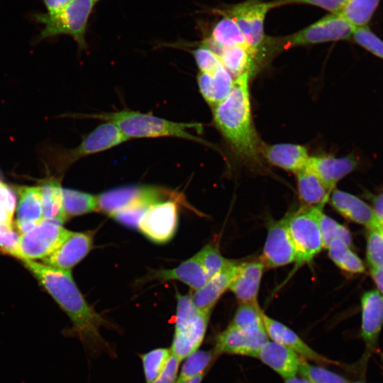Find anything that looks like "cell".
<instances>
[{"label":"cell","instance_id":"obj_7","mask_svg":"<svg viewBox=\"0 0 383 383\" xmlns=\"http://www.w3.org/2000/svg\"><path fill=\"white\" fill-rule=\"evenodd\" d=\"M355 28L340 13H331L296 33L282 38H274L277 51L295 46L309 45L348 40Z\"/></svg>","mask_w":383,"mask_h":383},{"label":"cell","instance_id":"obj_49","mask_svg":"<svg viewBox=\"0 0 383 383\" xmlns=\"http://www.w3.org/2000/svg\"><path fill=\"white\" fill-rule=\"evenodd\" d=\"M370 273L378 291L383 295V267L370 269Z\"/></svg>","mask_w":383,"mask_h":383},{"label":"cell","instance_id":"obj_30","mask_svg":"<svg viewBox=\"0 0 383 383\" xmlns=\"http://www.w3.org/2000/svg\"><path fill=\"white\" fill-rule=\"evenodd\" d=\"M223 66L235 79L255 68V59L245 45H235L223 48L219 53Z\"/></svg>","mask_w":383,"mask_h":383},{"label":"cell","instance_id":"obj_5","mask_svg":"<svg viewBox=\"0 0 383 383\" xmlns=\"http://www.w3.org/2000/svg\"><path fill=\"white\" fill-rule=\"evenodd\" d=\"M272 9L271 1L245 0L220 11L235 20L255 60L267 54L268 37L265 35L264 23Z\"/></svg>","mask_w":383,"mask_h":383},{"label":"cell","instance_id":"obj_29","mask_svg":"<svg viewBox=\"0 0 383 383\" xmlns=\"http://www.w3.org/2000/svg\"><path fill=\"white\" fill-rule=\"evenodd\" d=\"M40 188L44 219L60 224L65 223L69 218L64 210L62 187L59 181L55 179L45 181Z\"/></svg>","mask_w":383,"mask_h":383},{"label":"cell","instance_id":"obj_2","mask_svg":"<svg viewBox=\"0 0 383 383\" xmlns=\"http://www.w3.org/2000/svg\"><path fill=\"white\" fill-rule=\"evenodd\" d=\"M250 74L234 81L229 95L213 109V121L236 156L250 164H260V145L252 124L249 91Z\"/></svg>","mask_w":383,"mask_h":383},{"label":"cell","instance_id":"obj_8","mask_svg":"<svg viewBox=\"0 0 383 383\" xmlns=\"http://www.w3.org/2000/svg\"><path fill=\"white\" fill-rule=\"evenodd\" d=\"M70 231L60 223L43 220L18 238L13 257L19 260L43 259L55 251L68 235Z\"/></svg>","mask_w":383,"mask_h":383},{"label":"cell","instance_id":"obj_26","mask_svg":"<svg viewBox=\"0 0 383 383\" xmlns=\"http://www.w3.org/2000/svg\"><path fill=\"white\" fill-rule=\"evenodd\" d=\"M234 81L233 77L223 66L213 74L200 72L197 77L199 92L212 108L229 95L233 89Z\"/></svg>","mask_w":383,"mask_h":383},{"label":"cell","instance_id":"obj_54","mask_svg":"<svg viewBox=\"0 0 383 383\" xmlns=\"http://www.w3.org/2000/svg\"><path fill=\"white\" fill-rule=\"evenodd\" d=\"M381 228H383V226Z\"/></svg>","mask_w":383,"mask_h":383},{"label":"cell","instance_id":"obj_11","mask_svg":"<svg viewBox=\"0 0 383 383\" xmlns=\"http://www.w3.org/2000/svg\"><path fill=\"white\" fill-rule=\"evenodd\" d=\"M127 140L113 123L104 121L84 136L79 145L62 151L59 155L60 167L67 168L82 157L107 150Z\"/></svg>","mask_w":383,"mask_h":383},{"label":"cell","instance_id":"obj_50","mask_svg":"<svg viewBox=\"0 0 383 383\" xmlns=\"http://www.w3.org/2000/svg\"><path fill=\"white\" fill-rule=\"evenodd\" d=\"M284 383H311L306 379L303 377H298L297 375L284 379Z\"/></svg>","mask_w":383,"mask_h":383},{"label":"cell","instance_id":"obj_34","mask_svg":"<svg viewBox=\"0 0 383 383\" xmlns=\"http://www.w3.org/2000/svg\"><path fill=\"white\" fill-rule=\"evenodd\" d=\"M262 314L259 304H239L229 325L250 332L265 331Z\"/></svg>","mask_w":383,"mask_h":383},{"label":"cell","instance_id":"obj_33","mask_svg":"<svg viewBox=\"0 0 383 383\" xmlns=\"http://www.w3.org/2000/svg\"><path fill=\"white\" fill-rule=\"evenodd\" d=\"M63 207L70 218L97 211L96 196L80 191L62 188Z\"/></svg>","mask_w":383,"mask_h":383},{"label":"cell","instance_id":"obj_20","mask_svg":"<svg viewBox=\"0 0 383 383\" xmlns=\"http://www.w3.org/2000/svg\"><path fill=\"white\" fill-rule=\"evenodd\" d=\"M265 268L260 259L240 263L229 287L239 304H258L257 296Z\"/></svg>","mask_w":383,"mask_h":383},{"label":"cell","instance_id":"obj_1","mask_svg":"<svg viewBox=\"0 0 383 383\" xmlns=\"http://www.w3.org/2000/svg\"><path fill=\"white\" fill-rule=\"evenodd\" d=\"M70 318L72 327L68 334L79 338L93 355L112 349L100 334L109 322L86 301L75 284L70 270H64L30 260H21Z\"/></svg>","mask_w":383,"mask_h":383},{"label":"cell","instance_id":"obj_42","mask_svg":"<svg viewBox=\"0 0 383 383\" xmlns=\"http://www.w3.org/2000/svg\"><path fill=\"white\" fill-rule=\"evenodd\" d=\"M352 38L359 45L383 60V40L368 26L355 28Z\"/></svg>","mask_w":383,"mask_h":383},{"label":"cell","instance_id":"obj_44","mask_svg":"<svg viewBox=\"0 0 383 383\" xmlns=\"http://www.w3.org/2000/svg\"><path fill=\"white\" fill-rule=\"evenodd\" d=\"M13 196L7 187L0 181V233L13 230Z\"/></svg>","mask_w":383,"mask_h":383},{"label":"cell","instance_id":"obj_32","mask_svg":"<svg viewBox=\"0 0 383 383\" xmlns=\"http://www.w3.org/2000/svg\"><path fill=\"white\" fill-rule=\"evenodd\" d=\"M380 0H347L338 13L355 28L366 27L370 22Z\"/></svg>","mask_w":383,"mask_h":383},{"label":"cell","instance_id":"obj_13","mask_svg":"<svg viewBox=\"0 0 383 383\" xmlns=\"http://www.w3.org/2000/svg\"><path fill=\"white\" fill-rule=\"evenodd\" d=\"M260 259L265 268H276L296 261L295 249L287 228V216L270 223Z\"/></svg>","mask_w":383,"mask_h":383},{"label":"cell","instance_id":"obj_21","mask_svg":"<svg viewBox=\"0 0 383 383\" xmlns=\"http://www.w3.org/2000/svg\"><path fill=\"white\" fill-rule=\"evenodd\" d=\"M260 152L270 164L294 173L304 168L310 158L304 146L292 143L267 145L261 143Z\"/></svg>","mask_w":383,"mask_h":383},{"label":"cell","instance_id":"obj_48","mask_svg":"<svg viewBox=\"0 0 383 383\" xmlns=\"http://www.w3.org/2000/svg\"><path fill=\"white\" fill-rule=\"evenodd\" d=\"M372 204V209L382 227L383 226V193L373 198Z\"/></svg>","mask_w":383,"mask_h":383},{"label":"cell","instance_id":"obj_19","mask_svg":"<svg viewBox=\"0 0 383 383\" xmlns=\"http://www.w3.org/2000/svg\"><path fill=\"white\" fill-rule=\"evenodd\" d=\"M332 206L345 218L360 224L369 230L381 228L370 206L358 197L334 189L329 198Z\"/></svg>","mask_w":383,"mask_h":383},{"label":"cell","instance_id":"obj_40","mask_svg":"<svg viewBox=\"0 0 383 383\" xmlns=\"http://www.w3.org/2000/svg\"><path fill=\"white\" fill-rule=\"evenodd\" d=\"M196 255L209 278L221 271L228 261L222 256L218 247L212 243L205 245Z\"/></svg>","mask_w":383,"mask_h":383},{"label":"cell","instance_id":"obj_45","mask_svg":"<svg viewBox=\"0 0 383 383\" xmlns=\"http://www.w3.org/2000/svg\"><path fill=\"white\" fill-rule=\"evenodd\" d=\"M347 0H275L272 2V8L287 4H307L319 7L331 13H338Z\"/></svg>","mask_w":383,"mask_h":383},{"label":"cell","instance_id":"obj_31","mask_svg":"<svg viewBox=\"0 0 383 383\" xmlns=\"http://www.w3.org/2000/svg\"><path fill=\"white\" fill-rule=\"evenodd\" d=\"M327 249L329 257L342 270L355 274L365 272L362 261L342 240H333Z\"/></svg>","mask_w":383,"mask_h":383},{"label":"cell","instance_id":"obj_18","mask_svg":"<svg viewBox=\"0 0 383 383\" xmlns=\"http://www.w3.org/2000/svg\"><path fill=\"white\" fill-rule=\"evenodd\" d=\"M240 263L228 260L221 271L210 277L201 288L191 294L194 304L200 311L211 313L221 296L229 289Z\"/></svg>","mask_w":383,"mask_h":383},{"label":"cell","instance_id":"obj_3","mask_svg":"<svg viewBox=\"0 0 383 383\" xmlns=\"http://www.w3.org/2000/svg\"><path fill=\"white\" fill-rule=\"evenodd\" d=\"M74 117L111 122L128 140L170 136L205 143L187 131L191 128L201 129L199 123L174 122L139 111L125 109L108 113L78 114Z\"/></svg>","mask_w":383,"mask_h":383},{"label":"cell","instance_id":"obj_46","mask_svg":"<svg viewBox=\"0 0 383 383\" xmlns=\"http://www.w3.org/2000/svg\"><path fill=\"white\" fill-rule=\"evenodd\" d=\"M180 360L171 354L165 368L152 383H177Z\"/></svg>","mask_w":383,"mask_h":383},{"label":"cell","instance_id":"obj_47","mask_svg":"<svg viewBox=\"0 0 383 383\" xmlns=\"http://www.w3.org/2000/svg\"><path fill=\"white\" fill-rule=\"evenodd\" d=\"M49 13H55L62 11L72 0H40Z\"/></svg>","mask_w":383,"mask_h":383},{"label":"cell","instance_id":"obj_37","mask_svg":"<svg viewBox=\"0 0 383 383\" xmlns=\"http://www.w3.org/2000/svg\"><path fill=\"white\" fill-rule=\"evenodd\" d=\"M318 221L324 248H327L330 243L334 239H340L348 246H351L352 238L348 229L326 215L323 212V209L318 211Z\"/></svg>","mask_w":383,"mask_h":383},{"label":"cell","instance_id":"obj_10","mask_svg":"<svg viewBox=\"0 0 383 383\" xmlns=\"http://www.w3.org/2000/svg\"><path fill=\"white\" fill-rule=\"evenodd\" d=\"M176 196L170 190L155 186L129 185L119 187L104 192L96 196L97 211L109 216L133 204Z\"/></svg>","mask_w":383,"mask_h":383},{"label":"cell","instance_id":"obj_41","mask_svg":"<svg viewBox=\"0 0 383 383\" xmlns=\"http://www.w3.org/2000/svg\"><path fill=\"white\" fill-rule=\"evenodd\" d=\"M366 255L370 269L383 267V228L370 230Z\"/></svg>","mask_w":383,"mask_h":383},{"label":"cell","instance_id":"obj_17","mask_svg":"<svg viewBox=\"0 0 383 383\" xmlns=\"http://www.w3.org/2000/svg\"><path fill=\"white\" fill-rule=\"evenodd\" d=\"M262 320L265 332L271 340L291 349L302 358L316 364H337L319 354L302 340L294 331L281 322L268 316L264 312Z\"/></svg>","mask_w":383,"mask_h":383},{"label":"cell","instance_id":"obj_36","mask_svg":"<svg viewBox=\"0 0 383 383\" xmlns=\"http://www.w3.org/2000/svg\"><path fill=\"white\" fill-rule=\"evenodd\" d=\"M171 354L170 349L156 348L140 355L146 383H152L157 378Z\"/></svg>","mask_w":383,"mask_h":383},{"label":"cell","instance_id":"obj_9","mask_svg":"<svg viewBox=\"0 0 383 383\" xmlns=\"http://www.w3.org/2000/svg\"><path fill=\"white\" fill-rule=\"evenodd\" d=\"M210 315L211 313L196 311L175 316L170 350L180 361L199 350L206 334Z\"/></svg>","mask_w":383,"mask_h":383},{"label":"cell","instance_id":"obj_22","mask_svg":"<svg viewBox=\"0 0 383 383\" xmlns=\"http://www.w3.org/2000/svg\"><path fill=\"white\" fill-rule=\"evenodd\" d=\"M257 358L284 379L299 373L302 360L291 349L270 340L260 349Z\"/></svg>","mask_w":383,"mask_h":383},{"label":"cell","instance_id":"obj_4","mask_svg":"<svg viewBox=\"0 0 383 383\" xmlns=\"http://www.w3.org/2000/svg\"><path fill=\"white\" fill-rule=\"evenodd\" d=\"M94 4L93 0H72L62 11L55 13H33L31 19L44 26L36 42L68 35L75 40L79 50H85L88 22Z\"/></svg>","mask_w":383,"mask_h":383},{"label":"cell","instance_id":"obj_6","mask_svg":"<svg viewBox=\"0 0 383 383\" xmlns=\"http://www.w3.org/2000/svg\"><path fill=\"white\" fill-rule=\"evenodd\" d=\"M324 206H305L287 216V228L296 252L294 270L311 262L324 245L318 213Z\"/></svg>","mask_w":383,"mask_h":383},{"label":"cell","instance_id":"obj_25","mask_svg":"<svg viewBox=\"0 0 383 383\" xmlns=\"http://www.w3.org/2000/svg\"><path fill=\"white\" fill-rule=\"evenodd\" d=\"M307 166L332 192L341 179L356 168L357 161L352 157L320 155L310 157Z\"/></svg>","mask_w":383,"mask_h":383},{"label":"cell","instance_id":"obj_43","mask_svg":"<svg viewBox=\"0 0 383 383\" xmlns=\"http://www.w3.org/2000/svg\"><path fill=\"white\" fill-rule=\"evenodd\" d=\"M192 52L201 72L213 74L223 66L219 56L201 44Z\"/></svg>","mask_w":383,"mask_h":383},{"label":"cell","instance_id":"obj_23","mask_svg":"<svg viewBox=\"0 0 383 383\" xmlns=\"http://www.w3.org/2000/svg\"><path fill=\"white\" fill-rule=\"evenodd\" d=\"M148 280H177L188 285L194 292L201 288L209 277L195 255L173 269L152 271Z\"/></svg>","mask_w":383,"mask_h":383},{"label":"cell","instance_id":"obj_14","mask_svg":"<svg viewBox=\"0 0 383 383\" xmlns=\"http://www.w3.org/2000/svg\"><path fill=\"white\" fill-rule=\"evenodd\" d=\"M268 340L265 331L250 332L228 325L217 336L213 350L216 356L228 354L257 358L260 349Z\"/></svg>","mask_w":383,"mask_h":383},{"label":"cell","instance_id":"obj_24","mask_svg":"<svg viewBox=\"0 0 383 383\" xmlns=\"http://www.w3.org/2000/svg\"><path fill=\"white\" fill-rule=\"evenodd\" d=\"M18 195L16 226L18 233L22 234L44 220L40 185L21 187Z\"/></svg>","mask_w":383,"mask_h":383},{"label":"cell","instance_id":"obj_52","mask_svg":"<svg viewBox=\"0 0 383 383\" xmlns=\"http://www.w3.org/2000/svg\"><path fill=\"white\" fill-rule=\"evenodd\" d=\"M348 383H365V382H360V381H357V382H348Z\"/></svg>","mask_w":383,"mask_h":383},{"label":"cell","instance_id":"obj_35","mask_svg":"<svg viewBox=\"0 0 383 383\" xmlns=\"http://www.w3.org/2000/svg\"><path fill=\"white\" fill-rule=\"evenodd\" d=\"M216 357L213 350H197L185 359L177 383H184L204 373L211 360Z\"/></svg>","mask_w":383,"mask_h":383},{"label":"cell","instance_id":"obj_12","mask_svg":"<svg viewBox=\"0 0 383 383\" xmlns=\"http://www.w3.org/2000/svg\"><path fill=\"white\" fill-rule=\"evenodd\" d=\"M178 213L175 201L166 200L152 205L141 219L138 229L157 243L170 240L177 228Z\"/></svg>","mask_w":383,"mask_h":383},{"label":"cell","instance_id":"obj_51","mask_svg":"<svg viewBox=\"0 0 383 383\" xmlns=\"http://www.w3.org/2000/svg\"><path fill=\"white\" fill-rule=\"evenodd\" d=\"M205 375V372L199 374V376L194 377V379L189 380L187 382H185L184 383H201Z\"/></svg>","mask_w":383,"mask_h":383},{"label":"cell","instance_id":"obj_16","mask_svg":"<svg viewBox=\"0 0 383 383\" xmlns=\"http://www.w3.org/2000/svg\"><path fill=\"white\" fill-rule=\"evenodd\" d=\"M360 335L367 355L374 352L383 327V295L378 290L366 292L361 299Z\"/></svg>","mask_w":383,"mask_h":383},{"label":"cell","instance_id":"obj_38","mask_svg":"<svg viewBox=\"0 0 383 383\" xmlns=\"http://www.w3.org/2000/svg\"><path fill=\"white\" fill-rule=\"evenodd\" d=\"M299 374L311 383H348L343 376L302 358Z\"/></svg>","mask_w":383,"mask_h":383},{"label":"cell","instance_id":"obj_28","mask_svg":"<svg viewBox=\"0 0 383 383\" xmlns=\"http://www.w3.org/2000/svg\"><path fill=\"white\" fill-rule=\"evenodd\" d=\"M211 28L209 37L201 45L207 47L216 55L225 47L235 45H245L243 35L234 19L222 14Z\"/></svg>","mask_w":383,"mask_h":383},{"label":"cell","instance_id":"obj_27","mask_svg":"<svg viewBox=\"0 0 383 383\" xmlns=\"http://www.w3.org/2000/svg\"><path fill=\"white\" fill-rule=\"evenodd\" d=\"M296 176L299 196L306 206H324L332 192L317 174L306 165Z\"/></svg>","mask_w":383,"mask_h":383},{"label":"cell","instance_id":"obj_15","mask_svg":"<svg viewBox=\"0 0 383 383\" xmlns=\"http://www.w3.org/2000/svg\"><path fill=\"white\" fill-rule=\"evenodd\" d=\"M93 244L91 232H72L50 255L42 259L45 265L70 270L89 252Z\"/></svg>","mask_w":383,"mask_h":383},{"label":"cell","instance_id":"obj_53","mask_svg":"<svg viewBox=\"0 0 383 383\" xmlns=\"http://www.w3.org/2000/svg\"><path fill=\"white\" fill-rule=\"evenodd\" d=\"M95 3L100 1V0H93Z\"/></svg>","mask_w":383,"mask_h":383},{"label":"cell","instance_id":"obj_39","mask_svg":"<svg viewBox=\"0 0 383 383\" xmlns=\"http://www.w3.org/2000/svg\"><path fill=\"white\" fill-rule=\"evenodd\" d=\"M157 202L152 200L142 201L122 209L110 216L126 226L138 228L149 208Z\"/></svg>","mask_w":383,"mask_h":383}]
</instances>
